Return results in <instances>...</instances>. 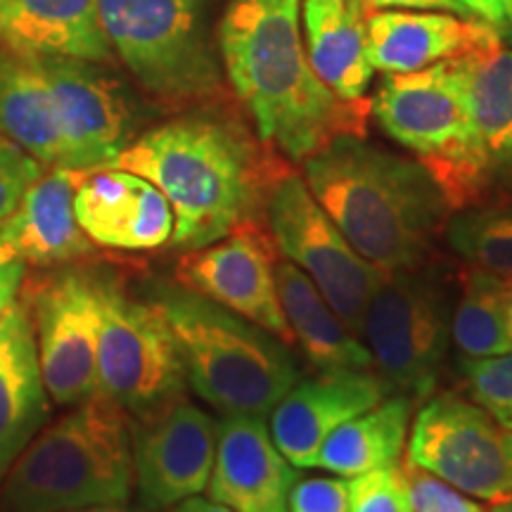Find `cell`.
Instances as JSON below:
<instances>
[{"label":"cell","instance_id":"6da1fadb","mask_svg":"<svg viewBox=\"0 0 512 512\" xmlns=\"http://www.w3.org/2000/svg\"><path fill=\"white\" fill-rule=\"evenodd\" d=\"M302 0H230L219 55L256 133L304 162L337 136H361L366 102H344L318 79L299 27Z\"/></svg>","mask_w":512,"mask_h":512},{"label":"cell","instance_id":"7a4b0ae2","mask_svg":"<svg viewBox=\"0 0 512 512\" xmlns=\"http://www.w3.org/2000/svg\"><path fill=\"white\" fill-rule=\"evenodd\" d=\"M110 169L155 183L174 209L171 245L200 249L259 219L280 176L233 121L183 117L133 140Z\"/></svg>","mask_w":512,"mask_h":512},{"label":"cell","instance_id":"3957f363","mask_svg":"<svg viewBox=\"0 0 512 512\" xmlns=\"http://www.w3.org/2000/svg\"><path fill=\"white\" fill-rule=\"evenodd\" d=\"M304 181L351 247L382 273L415 271L451 211L425 166L361 136H337L306 157Z\"/></svg>","mask_w":512,"mask_h":512},{"label":"cell","instance_id":"277c9868","mask_svg":"<svg viewBox=\"0 0 512 512\" xmlns=\"http://www.w3.org/2000/svg\"><path fill=\"white\" fill-rule=\"evenodd\" d=\"M131 491V415L95 392L38 432L15 458L0 486V512L126 505Z\"/></svg>","mask_w":512,"mask_h":512},{"label":"cell","instance_id":"5b68a950","mask_svg":"<svg viewBox=\"0 0 512 512\" xmlns=\"http://www.w3.org/2000/svg\"><path fill=\"white\" fill-rule=\"evenodd\" d=\"M150 299L176 339L185 382L221 415L268 418L302 380L285 342L226 306L183 285H157Z\"/></svg>","mask_w":512,"mask_h":512},{"label":"cell","instance_id":"8992f818","mask_svg":"<svg viewBox=\"0 0 512 512\" xmlns=\"http://www.w3.org/2000/svg\"><path fill=\"white\" fill-rule=\"evenodd\" d=\"M373 114L389 138L420 157L451 211L477 200L491 164L472 133L460 55L418 72L389 74Z\"/></svg>","mask_w":512,"mask_h":512},{"label":"cell","instance_id":"52a82bcc","mask_svg":"<svg viewBox=\"0 0 512 512\" xmlns=\"http://www.w3.org/2000/svg\"><path fill=\"white\" fill-rule=\"evenodd\" d=\"M211 5L214 0H98L112 50L147 91L169 102L219 93Z\"/></svg>","mask_w":512,"mask_h":512},{"label":"cell","instance_id":"ba28073f","mask_svg":"<svg viewBox=\"0 0 512 512\" xmlns=\"http://www.w3.org/2000/svg\"><path fill=\"white\" fill-rule=\"evenodd\" d=\"M264 209L278 254L302 268L344 325L361 337L370 299L387 273L351 247L297 174H283L271 185Z\"/></svg>","mask_w":512,"mask_h":512},{"label":"cell","instance_id":"9c48e42d","mask_svg":"<svg viewBox=\"0 0 512 512\" xmlns=\"http://www.w3.org/2000/svg\"><path fill=\"white\" fill-rule=\"evenodd\" d=\"M100 306L98 392L136 418L181 396L188 384L181 354L157 304L100 280Z\"/></svg>","mask_w":512,"mask_h":512},{"label":"cell","instance_id":"30bf717a","mask_svg":"<svg viewBox=\"0 0 512 512\" xmlns=\"http://www.w3.org/2000/svg\"><path fill=\"white\" fill-rule=\"evenodd\" d=\"M446 294L415 271L384 275L363 318L361 337L392 392L425 401L437 389L446 356Z\"/></svg>","mask_w":512,"mask_h":512},{"label":"cell","instance_id":"8fae6325","mask_svg":"<svg viewBox=\"0 0 512 512\" xmlns=\"http://www.w3.org/2000/svg\"><path fill=\"white\" fill-rule=\"evenodd\" d=\"M408 460L472 498L494 503L512 494V430L453 392L425 399Z\"/></svg>","mask_w":512,"mask_h":512},{"label":"cell","instance_id":"7c38bea8","mask_svg":"<svg viewBox=\"0 0 512 512\" xmlns=\"http://www.w3.org/2000/svg\"><path fill=\"white\" fill-rule=\"evenodd\" d=\"M38 358L46 392L57 406H76L98 392L100 280L64 271L31 294Z\"/></svg>","mask_w":512,"mask_h":512},{"label":"cell","instance_id":"4fadbf2b","mask_svg":"<svg viewBox=\"0 0 512 512\" xmlns=\"http://www.w3.org/2000/svg\"><path fill=\"white\" fill-rule=\"evenodd\" d=\"M275 261L278 247L271 230L261 219H252L230 230L226 238L190 249L178 261L176 278L183 287L252 320L290 347L294 342L280 309Z\"/></svg>","mask_w":512,"mask_h":512},{"label":"cell","instance_id":"5bb4252c","mask_svg":"<svg viewBox=\"0 0 512 512\" xmlns=\"http://www.w3.org/2000/svg\"><path fill=\"white\" fill-rule=\"evenodd\" d=\"M219 422L185 396L166 401L131 427L133 484L147 508H174L207 491Z\"/></svg>","mask_w":512,"mask_h":512},{"label":"cell","instance_id":"9a60e30c","mask_svg":"<svg viewBox=\"0 0 512 512\" xmlns=\"http://www.w3.org/2000/svg\"><path fill=\"white\" fill-rule=\"evenodd\" d=\"M53 95L67 171L110 169L133 143L131 107L95 62L74 57H31Z\"/></svg>","mask_w":512,"mask_h":512},{"label":"cell","instance_id":"2e32d148","mask_svg":"<svg viewBox=\"0 0 512 512\" xmlns=\"http://www.w3.org/2000/svg\"><path fill=\"white\" fill-rule=\"evenodd\" d=\"M74 214L93 245L119 252H152L174 235L164 192L124 169L76 171Z\"/></svg>","mask_w":512,"mask_h":512},{"label":"cell","instance_id":"e0dca14e","mask_svg":"<svg viewBox=\"0 0 512 512\" xmlns=\"http://www.w3.org/2000/svg\"><path fill=\"white\" fill-rule=\"evenodd\" d=\"M389 394L392 387L373 370H337L299 380L271 411L273 444L290 465L316 467L323 441Z\"/></svg>","mask_w":512,"mask_h":512},{"label":"cell","instance_id":"ac0fdd59","mask_svg":"<svg viewBox=\"0 0 512 512\" xmlns=\"http://www.w3.org/2000/svg\"><path fill=\"white\" fill-rule=\"evenodd\" d=\"M294 465L273 444L261 415H223L207 494L233 512H287Z\"/></svg>","mask_w":512,"mask_h":512},{"label":"cell","instance_id":"d6986e66","mask_svg":"<svg viewBox=\"0 0 512 512\" xmlns=\"http://www.w3.org/2000/svg\"><path fill=\"white\" fill-rule=\"evenodd\" d=\"M366 34L368 60L384 74L418 72L501 41L482 19L444 10H368Z\"/></svg>","mask_w":512,"mask_h":512},{"label":"cell","instance_id":"ffe728a7","mask_svg":"<svg viewBox=\"0 0 512 512\" xmlns=\"http://www.w3.org/2000/svg\"><path fill=\"white\" fill-rule=\"evenodd\" d=\"M0 50L27 57H112L98 0H0Z\"/></svg>","mask_w":512,"mask_h":512},{"label":"cell","instance_id":"44dd1931","mask_svg":"<svg viewBox=\"0 0 512 512\" xmlns=\"http://www.w3.org/2000/svg\"><path fill=\"white\" fill-rule=\"evenodd\" d=\"M46 394L29 304H17L0 325V477L41 432Z\"/></svg>","mask_w":512,"mask_h":512},{"label":"cell","instance_id":"7402d4cb","mask_svg":"<svg viewBox=\"0 0 512 512\" xmlns=\"http://www.w3.org/2000/svg\"><path fill=\"white\" fill-rule=\"evenodd\" d=\"M76 171L53 169L24 192L19 207L0 223L17 259L34 266H60L93 254L74 214Z\"/></svg>","mask_w":512,"mask_h":512},{"label":"cell","instance_id":"603a6c76","mask_svg":"<svg viewBox=\"0 0 512 512\" xmlns=\"http://www.w3.org/2000/svg\"><path fill=\"white\" fill-rule=\"evenodd\" d=\"M366 15L361 0H302L299 5L311 69L344 102H361L375 74L368 60Z\"/></svg>","mask_w":512,"mask_h":512},{"label":"cell","instance_id":"cb8c5ba5","mask_svg":"<svg viewBox=\"0 0 512 512\" xmlns=\"http://www.w3.org/2000/svg\"><path fill=\"white\" fill-rule=\"evenodd\" d=\"M275 283L292 342L299 344L318 373L370 370L373 356L328 304L302 268L292 261H275Z\"/></svg>","mask_w":512,"mask_h":512},{"label":"cell","instance_id":"d4e9b609","mask_svg":"<svg viewBox=\"0 0 512 512\" xmlns=\"http://www.w3.org/2000/svg\"><path fill=\"white\" fill-rule=\"evenodd\" d=\"M0 136L50 169H67L53 95L27 55L0 50Z\"/></svg>","mask_w":512,"mask_h":512},{"label":"cell","instance_id":"484cf974","mask_svg":"<svg viewBox=\"0 0 512 512\" xmlns=\"http://www.w3.org/2000/svg\"><path fill=\"white\" fill-rule=\"evenodd\" d=\"M413 403L403 394H389L366 413L344 422L323 441L316 467L342 477H356L377 467L399 465Z\"/></svg>","mask_w":512,"mask_h":512},{"label":"cell","instance_id":"4316f807","mask_svg":"<svg viewBox=\"0 0 512 512\" xmlns=\"http://www.w3.org/2000/svg\"><path fill=\"white\" fill-rule=\"evenodd\" d=\"M467 112L486 162L512 164V48L498 41L460 55Z\"/></svg>","mask_w":512,"mask_h":512},{"label":"cell","instance_id":"83f0119b","mask_svg":"<svg viewBox=\"0 0 512 512\" xmlns=\"http://www.w3.org/2000/svg\"><path fill=\"white\" fill-rule=\"evenodd\" d=\"M463 297L451 320V335L465 358H491L512 351L505 328V278L470 266L460 273Z\"/></svg>","mask_w":512,"mask_h":512},{"label":"cell","instance_id":"f1b7e54d","mask_svg":"<svg viewBox=\"0 0 512 512\" xmlns=\"http://www.w3.org/2000/svg\"><path fill=\"white\" fill-rule=\"evenodd\" d=\"M446 240L470 266L512 278V211H465L446 221Z\"/></svg>","mask_w":512,"mask_h":512},{"label":"cell","instance_id":"f546056e","mask_svg":"<svg viewBox=\"0 0 512 512\" xmlns=\"http://www.w3.org/2000/svg\"><path fill=\"white\" fill-rule=\"evenodd\" d=\"M463 373L475 403L512 430V351L491 358H465Z\"/></svg>","mask_w":512,"mask_h":512},{"label":"cell","instance_id":"4dcf8cb0","mask_svg":"<svg viewBox=\"0 0 512 512\" xmlns=\"http://www.w3.org/2000/svg\"><path fill=\"white\" fill-rule=\"evenodd\" d=\"M347 484L349 512H413L399 465L363 472Z\"/></svg>","mask_w":512,"mask_h":512},{"label":"cell","instance_id":"1f68e13d","mask_svg":"<svg viewBox=\"0 0 512 512\" xmlns=\"http://www.w3.org/2000/svg\"><path fill=\"white\" fill-rule=\"evenodd\" d=\"M399 467L403 479H406L408 501H411L413 512H484L477 503L465 498L463 491H458L456 486L413 465L408 458Z\"/></svg>","mask_w":512,"mask_h":512},{"label":"cell","instance_id":"d6a6232c","mask_svg":"<svg viewBox=\"0 0 512 512\" xmlns=\"http://www.w3.org/2000/svg\"><path fill=\"white\" fill-rule=\"evenodd\" d=\"M43 174V164L0 136V223L19 207L29 185Z\"/></svg>","mask_w":512,"mask_h":512},{"label":"cell","instance_id":"836d02e7","mask_svg":"<svg viewBox=\"0 0 512 512\" xmlns=\"http://www.w3.org/2000/svg\"><path fill=\"white\" fill-rule=\"evenodd\" d=\"M287 512H349V484L330 477L297 479L287 496Z\"/></svg>","mask_w":512,"mask_h":512},{"label":"cell","instance_id":"e575fe53","mask_svg":"<svg viewBox=\"0 0 512 512\" xmlns=\"http://www.w3.org/2000/svg\"><path fill=\"white\" fill-rule=\"evenodd\" d=\"M24 275H27V268H24L22 259L0 266V325H3L8 313L19 304L17 299L22 294Z\"/></svg>","mask_w":512,"mask_h":512},{"label":"cell","instance_id":"d590c367","mask_svg":"<svg viewBox=\"0 0 512 512\" xmlns=\"http://www.w3.org/2000/svg\"><path fill=\"white\" fill-rule=\"evenodd\" d=\"M361 3L366 5L368 10H444L453 12V15L470 17L456 0H361Z\"/></svg>","mask_w":512,"mask_h":512},{"label":"cell","instance_id":"8d00e7d4","mask_svg":"<svg viewBox=\"0 0 512 512\" xmlns=\"http://www.w3.org/2000/svg\"><path fill=\"white\" fill-rule=\"evenodd\" d=\"M456 3L467 12V15L482 19V22L491 24V27L501 29L508 24L501 0H456Z\"/></svg>","mask_w":512,"mask_h":512},{"label":"cell","instance_id":"74e56055","mask_svg":"<svg viewBox=\"0 0 512 512\" xmlns=\"http://www.w3.org/2000/svg\"><path fill=\"white\" fill-rule=\"evenodd\" d=\"M171 512H233L226 505L211 501V498H200V496H190L185 501L176 503Z\"/></svg>","mask_w":512,"mask_h":512},{"label":"cell","instance_id":"f35d334b","mask_svg":"<svg viewBox=\"0 0 512 512\" xmlns=\"http://www.w3.org/2000/svg\"><path fill=\"white\" fill-rule=\"evenodd\" d=\"M503 311H505V328H508V337H510V344H512V278H505Z\"/></svg>","mask_w":512,"mask_h":512},{"label":"cell","instance_id":"ab89813d","mask_svg":"<svg viewBox=\"0 0 512 512\" xmlns=\"http://www.w3.org/2000/svg\"><path fill=\"white\" fill-rule=\"evenodd\" d=\"M15 259H17L15 247H12V245H10V240L5 238L3 233H0V266L10 264V261H15Z\"/></svg>","mask_w":512,"mask_h":512},{"label":"cell","instance_id":"60d3db41","mask_svg":"<svg viewBox=\"0 0 512 512\" xmlns=\"http://www.w3.org/2000/svg\"><path fill=\"white\" fill-rule=\"evenodd\" d=\"M67 512H140L131 510L126 505H100V508H83V510H67Z\"/></svg>","mask_w":512,"mask_h":512},{"label":"cell","instance_id":"b9f144b4","mask_svg":"<svg viewBox=\"0 0 512 512\" xmlns=\"http://www.w3.org/2000/svg\"><path fill=\"white\" fill-rule=\"evenodd\" d=\"M489 512H512V494L501 498V501H494L491 503Z\"/></svg>","mask_w":512,"mask_h":512},{"label":"cell","instance_id":"7bdbcfd3","mask_svg":"<svg viewBox=\"0 0 512 512\" xmlns=\"http://www.w3.org/2000/svg\"><path fill=\"white\" fill-rule=\"evenodd\" d=\"M501 5H503V10H505V19H508V22H512V0H501Z\"/></svg>","mask_w":512,"mask_h":512}]
</instances>
